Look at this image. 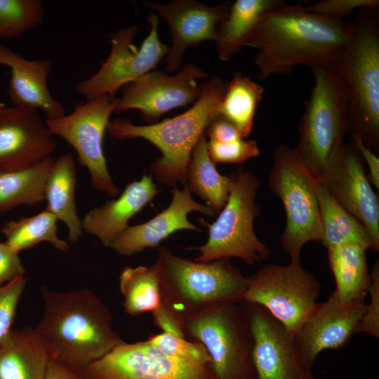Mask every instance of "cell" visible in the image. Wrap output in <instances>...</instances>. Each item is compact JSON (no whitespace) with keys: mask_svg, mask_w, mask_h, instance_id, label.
<instances>
[{"mask_svg":"<svg viewBox=\"0 0 379 379\" xmlns=\"http://www.w3.org/2000/svg\"><path fill=\"white\" fill-rule=\"evenodd\" d=\"M351 23L317 15L286 3L258 20L246 46L257 50L258 78L287 74L299 65H333L345 48Z\"/></svg>","mask_w":379,"mask_h":379,"instance_id":"6da1fadb","label":"cell"},{"mask_svg":"<svg viewBox=\"0 0 379 379\" xmlns=\"http://www.w3.org/2000/svg\"><path fill=\"white\" fill-rule=\"evenodd\" d=\"M42 317L35 327L53 360L84 371L124 341L108 305L87 288L41 289Z\"/></svg>","mask_w":379,"mask_h":379,"instance_id":"7a4b0ae2","label":"cell"},{"mask_svg":"<svg viewBox=\"0 0 379 379\" xmlns=\"http://www.w3.org/2000/svg\"><path fill=\"white\" fill-rule=\"evenodd\" d=\"M226 84L218 76L201 84V94L186 112L153 124L140 126L130 119L110 121L107 132L117 140L142 138L151 142L161 152L149 169L155 180L175 187L186 184L187 169L192 152L211 123L219 117V106Z\"/></svg>","mask_w":379,"mask_h":379,"instance_id":"3957f363","label":"cell"},{"mask_svg":"<svg viewBox=\"0 0 379 379\" xmlns=\"http://www.w3.org/2000/svg\"><path fill=\"white\" fill-rule=\"evenodd\" d=\"M371 9L351 22L348 41L333 66L347 92L349 132L375 152L379 145V26Z\"/></svg>","mask_w":379,"mask_h":379,"instance_id":"277c9868","label":"cell"},{"mask_svg":"<svg viewBox=\"0 0 379 379\" xmlns=\"http://www.w3.org/2000/svg\"><path fill=\"white\" fill-rule=\"evenodd\" d=\"M154 264L161 283V302L182 322L188 314L220 301H242L247 277L228 258L200 262L161 246Z\"/></svg>","mask_w":379,"mask_h":379,"instance_id":"5b68a950","label":"cell"},{"mask_svg":"<svg viewBox=\"0 0 379 379\" xmlns=\"http://www.w3.org/2000/svg\"><path fill=\"white\" fill-rule=\"evenodd\" d=\"M314 85L300 120L295 149L319 181L349 132V105L344 83L333 65L311 67Z\"/></svg>","mask_w":379,"mask_h":379,"instance_id":"8992f818","label":"cell"},{"mask_svg":"<svg viewBox=\"0 0 379 379\" xmlns=\"http://www.w3.org/2000/svg\"><path fill=\"white\" fill-rule=\"evenodd\" d=\"M183 331L206 347L218 379H258L253 334L241 301H220L188 314Z\"/></svg>","mask_w":379,"mask_h":379,"instance_id":"52a82bcc","label":"cell"},{"mask_svg":"<svg viewBox=\"0 0 379 379\" xmlns=\"http://www.w3.org/2000/svg\"><path fill=\"white\" fill-rule=\"evenodd\" d=\"M232 184L227 201L212 223L199 221L207 227L206 242L194 248L199 251L194 259L200 262L220 258H238L248 265L267 258L271 250L257 237L254 220L260 208L256 202L260 181L252 172L240 168L230 174Z\"/></svg>","mask_w":379,"mask_h":379,"instance_id":"ba28073f","label":"cell"},{"mask_svg":"<svg viewBox=\"0 0 379 379\" xmlns=\"http://www.w3.org/2000/svg\"><path fill=\"white\" fill-rule=\"evenodd\" d=\"M268 185L286 213L281 246L291 260H300L301 251L307 242L323 239L316 180L295 148L281 144L274 151Z\"/></svg>","mask_w":379,"mask_h":379,"instance_id":"9c48e42d","label":"cell"},{"mask_svg":"<svg viewBox=\"0 0 379 379\" xmlns=\"http://www.w3.org/2000/svg\"><path fill=\"white\" fill-rule=\"evenodd\" d=\"M321 285L300 260L267 264L247 277L242 301L258 304L293 333L315 308Z\"/></svg>","mask_w":379,"mask_h":379,"instance_id":"30bf717a","label":"cell"},{"mask_svg":"<svg viewBox=\"0 0 379 379\" xmlns=\"http://www.w3.org/2000/svg\"><path fill=\"white\" fill-rule=\"evenodd\" d=\"M118 101L119 98L105 95L77 105L68 114L46 120L53 135L74 148L89 173L92 187L110 197H117L121 190L107 168L103 140Z\"/></svg>","mask_w":379,"mask_h":379,"instance_id":"8fae6325","label":"cell"},{"mask_svg":"<svg viewBox=\"0 0 379 379\" xmlns=\"http://www.w3.org/2000/svg\"><path fill=\"white\" fill-rule=\"evenodd\" d=\"M149 34L140 48L133 44L138 27H123L111 36V51L100 69L92 76L79 81L75 91L86 100L115 94L124 86L152 72L166 55L168 47L159 39V21L154 13L147 17Z\"/></svg>","mask_w":379,"mask_h":379,"instance_id":"7c38bea8","label":"cell"},{"mask_svg":"<svg viewBox=\"0 0 379 379\" xmlns=\"http://www.w3.org/2000/svg\"><path fill=\"white\" fill-rule=\"evenodd\" d=\"M83 372L86 379H218L211 364L166 354L147 340L124 342Z\"/></svg>","mask_w":379,"mask_h":379,"instance_id":"4fadbf2b","label":"cell"},{"mask_svg":"<svg viewBox=\"0 0 379 379\" xmlns=\"http://www.w3.org/2000/svg\"><path fill=\"white\" fill-rule=\"evenodd\" d=\"M253 338L258 379H317L302 354L294 333L258 304L241 301Z\"/></svg>","mask_w":379,"mask_h":379,"instance_id":"5bb4252c","label":"cell"},{"mask_svg":"<svg viewBox=\"0 0 379 379\" xmlns=\"http://www.w3.org/2000/svg\"><path fill=\"white\" fill-rule=\"evenodd\" d=\"M207 75L193 64H186L176 74L152 71L122 88L114 113L138 109L153 124L165 113L194 103L201 94L197 80Z\"/></svg>","mask_w":379,"mask_h":379,"instance_id":"9a60e30c","label":"cell"},{"mask_svg":"<svg viewBox=\"0 0 379 379\" xmlns=\"http://www.w3.org/2000/svg\"><path fill=\"white\" fill-rule=\"evenodd\" d=\"M363 159L353 145L344 143L318 182L357 218L379 250V199L366 177Z\"/></svg>","mask_w":379,"mask_h":379,"instance_id":"2e32d148","label":"cell"},{"mask_svg":"<svg viewBox=\"0 0 379 379\" xmlns=\"http://www.w3.org/2000/svg\"><path fill=\"white\" fill-rule=\"evenodd\" d=\"M170 26L171 46L164 61L168 72L180 67L185 52L207 41H215L217 29L226 17L231 3L208 6L194 0H175L167 4L143 1Z\"/></svg>","mask_w":379,"mask_h":379,"instance_id":"e0dca14e","label":"cell"},{"mask_svg":"<svg viewBox=\"0 0 379 379\" xmlns=\"http://www.w3.org/2000/svg\"><path fill=\"white\" fill-rule=\"evenodd\" d=\"M54 135L38 110L4 107L0 113V171L33 166L52 157Z\"/></svg>","mask_w":379,"mask_h":379,"instance_id":"ac0fdd59","label":"cell"},{"mask_svg":"<svg viewBox=\"0 0 379 379\" xmlns=\"http://www.w3.org/2000/svg\"><path fill=\"white\" fill-rule=\"evenodd\" d=\"M366 305L365 301L343 302L335 291L318 302L294 334L304 357L313 364L322 351L345 346L355 334Z\"/></svg>","mask_w":379,"mask_h":379,"instance_id":"d6986e66","label":"cell"},{"mask_svg":"<svg viewBox=\"0 0 379 379\" xmlns=\"http://www.w3.org/2000/svg\"><path fill=\"white\" fill-rule=\"evenodd\" d=\"M171 192L172 199L166 208L147 222L129 225L109 248L119 255L131 256L158 246L178 231H200L188 220L191 212L208 216L215 215L208 206L196 201L186 186L182 190L175 187Z\"/></svg>","mask_w":379,"mask_h":379,"instance_id":"ffe728a7","label":"cell"},{"mask_svg":"<svg viewBox=\"0 0 379 379\" xmlns=\"http://www.w3.org/2000/svg\"><path fill=\"white\" fill-rule=\"evenodd\" d=\"M0 65L11 69L6 91L13 106L41 109L46 119L65 114V108L52 95L48 88V77L51 70L48 60H29L0 44Z\"/></svg>","mask_w":379,"mask_h":379,"instance_id":"44dd1931","label":"cell"},{"mask_svg":"<svg viewBox=\"0 0 379 379\" xmlns=\"http://www.w3.org/2000/svg\"><path fill=\"white\" fill-rule=\"evenodd\" d=\"M152 174H143L139 180L128 184L114 199L88 211L81 220L84 231L95 237L105 247L129 226L128 222L158 194Z\"/></svg>","mask_w":379,"mask_h":379,"instance_id":"7402d4cb","label":"cell"},{"mask_svg":"<svg viewBox=\"0 0 379 379\" xmlns=\"http://www.w3.org/2000/svg\"><path fill=\"white\" fill-rule=\"evenodd\" d=\"M52 360L36 328L12 329L0 345V379H45Z\"/></svg>","mask_w":379,"mask_h":379,"instance_id":"603a6c76","label":"cell"},{"mask_svg":"<svg viewBox=\"0 0 379 379\" xmlns=\"http://www.w3.org/2000/svg\"><path fill=\"white\" fill-rule=\"evenodd\" d=\"M77 168L70 154H63L55 160L48 177L44 201L46 210L62 221L68 230V240L79 241L83 234L82 222L76 203Z\"/></svg>","mask_w":379,"mask_h":379,"instance_id":"cb8c5ba5","label":"cell"},{"mask_svg":"<svg viewBox=\"0 0 379 379\" xmlns=\"http://www.w3.org/2000/svg\"><path fill=\"white\" fill-rule=\"evenodd\" d=\"M285 3L281 0H237L230 4L226 17L217 29V54L222 61L239 53L260 18Z\"/></svg>","mask_w":379,"mask_h":379,"instance_id":"d4e9b609","label":"cell"},{"mask_svg":"<svg viewBox=\"0 0 379 379\" xmlns=\"http://www.w3.org/2000/svg\"><path fill=\"white\" fill-rule=\"evenodd\" d=\"M327 249L329 265L336 284L334 291L339 298L345 302L364 301L371 283L366 250L352 243Z\"/></svg>","mask_w":379,"mask_h":379,"instance_id":"484cf974","label":"cell"},{"mask_svg":"<svg viewBox=\"0 0 379 379\" xmlns=\"http://www.w3.org/2000/svg\"><path fill=\"white\" fill-rule=\"evenodd\" d=\"M186 187L206 202L215 213L225 205L232 184L231 175L220 174L207 149L205 133L196 144L186 174Z\"/></svg>","mask_w":379,"mask_h":379,"instance_id":"4316f807","label":"cell"},{"mask_svg":"<svg viewBox=\"0 0 379 379\" xmlns=\"http://www.w3.org/2000/svg\"><path fill=\"white\" fill-rule=\"evenodd\" d=\"M315 190L323 230L321 243L328 248L343 244H356L366 251H377L364 226L343 208L326 187L316 180Z\"/></svg>","mask_w":379,"mask_h":379,"instance_id":"83f0119b","label":"cell"},{"mask_svg":"<svg viewBox=\"0 0 379 379\" xmlns=\"http://www.w3.org/2000/svg\"><path fill=\"white\" fill-rule=\"evenodd\" d=\"M55 160L51 157L27 168L0 171V212L44 201L46 183Z\"/></svg>","mask_w":379,"mask_h":379,"instance_id":"f1b7e54d","label":"cell"},{"mask_svg":"<svg viewBox=\"0 0 379 379\" xmlns=\"http://www.w3.org/2000/svg\"><path fill=\"white\" fill-rule=\"evenodd\" d=\"M264 93L262 85L237 72L226 84L219 115L230 121L246 138L252 131L255 112Z\"/></svg>","mask_w":379,"mask_h":379,"instance_id":"f546056e","label":"cell"},{"mask_svg":"<svg viewBox=\"0 0 379 379\" xmlns=\"http://www.w3.org/2000/svg\"><path fill=\"white\" fill-rule=\"evenodd\" d=\"M119 289L126 312L133 317L153 312L161 300L159 270L151 266L126 267L119 274Z\"/></svg>","mask_w":379,"mask_h":379,"instance_id":"4dcf8cb0","label":"cell"},{"mask_svg":"<svg viewBox=\"0 0 379 379\" xmlns=\"http://www.w3.org/2000/svg\"><path fill=\"white\" fill-rule=\"evenodd\" d=\"M57 221L55 216L45 209L34 215L7 222L1 232L5 242L18 253L41 242H48L55 249L65 252L69 244L58 237Z\"/></svg>","mask_w":379,"mask_h":379,"instance_id":"1f68e13d","label":"cell"},{"mask_svg":"<svg viewBox=\"0 0 379 379\" xmlns=\"http://www.w3.org/2000/svg\"><path fill=\"white\" fill-rule=\"evenodd\" d=\"M44 15L40 0H0V39H14L37 27Z\"/></svg>","mask_w":379,"mask_h":379,"instance_id":"d6a6232c","label":"cell"},{"mask_svg":"<svg viewBox=\"0 0 379 379\" xmlns=\"http://www.w3.org/2000/svg\"><path fill=\"white\" fill-rule=\"evenodd\" d=\"M147 340L166 354L211 364V357L208 351L199 342L190 341L186 338L164 332L149 338Z\"/></svg>","mask_w":379,"mask_h":379,"instance_id":"836d02e7","label":"cell"},{"mask_svg":"<svg viewBox=\"0 0 379 379\" xmlns=\"http://www.w3.org/2000/svg\"><path fill=\"white\" fill-rule=\"evenodd\" d=\"M207 149L215 164H241L260 155L256 141L244 138L224 143L208 140Z\"/></svg>","mask_w":379,"mask_h":379,"instance_id":"e575fe53","label":"cell"},{"mask_svg":"<svg viewBox=\"0 0 379 379\" xmlns=\"http://www.w3.org/2000/svg\"><path fill=\"white\" fill-rule=\"evenodd\" d=\"M25 276L0 286V345L10 334L17 307L26 287Z\"/></svg>","mask_w":379,"mask_h":379,"instance_id":"d590c367","label":"cell"},{"mask_svg":"<svg viewBox=\"0 0 379 379\" xmlns=\"http://www.w3.org/2000/svg\"><path fill=\"white\" fill-rule=\"evenodd\" d=\"M378 5V0H321L304 8L317 15L343 20L356 9L375 8Z\"/></svg>","mask_w":379,"mask_h":379,"instance_id":"8d00e7d4","label":"cell"},{"mask_svg":"<svg viewBox=\"0 0 379 379\" xmlns=\"http://www.w3.org/2000/svg\"><path fill=\"white\" fill-rule=\"evenodd\" d=\"M371 283L368 289L370 303L358 324L356 333H364L373 337H379V264L377 260L372 267Z\"/></svg>","mask_w":379,"mask_h":379,"instance_id":"74e56055","label":"cell"},{"mask_svg":"<svg viewBox=\"0 0 379 379\" xmlns=\"http://www.w3.org/2000/svg\"><path fill=\"white\" fill-rule=\"evenodd\" d=\"M25 273L19 253L6 242H0V286L25 276Z\"/></svg>","mask_w":379,"mask_h":379,"instance_id":"f35d334b","label":"cell"},{"mask_svg":"<svg viewBox=\"0 0 379 379\" xmlns=\"http://www.w3.org/2000/svg\"><path fill=\"white\" fill-rule=\"evenodd\" d=\"M205 135L208 138V140L221 143L244 138L237 128L221 116L218 117L211 123L205 131Z\"/></svg>","mask_w":379,"mask_h":379,"instance_id":"ab89813d","label":"cell"},{"mask_svg":"<svg viewBox=\"0 0 379 379\" xmlns=\"http://www.w3.org/2000/svg\"><path fill=\"white\" fill-rule=\"evenodd\" d=\"M152 313L155 326L164 333L186 338L181 320L161 302Z\"/></svg>","mask_w":379,"mask_h":379,"instance_id":"60d3db41","label":"cell"},{"mask_svg":"<svg viewBox=\"0 0 379 379\" xmlns=\"http://www.w3.org/2000/svg\"><path fill=\"white\" fill-rule=\"evenodd\" d=\"M352 144L359 153L361 159L364 160L368 168V180L379 189V159L374 152L367 147L357 136L351 135Z\"/></svg>","mask_w":379,"mask_h":379,"instance_id":"b9f144b4","label":"cell"},{"mask_svg":"<svg viewBox=\"0 0 379 379\" xmlns=\"http://www.w3.org/2000/svg\"><path fill=\"white\" fill-rule=\"evenodd\" d=\"M45 379H86L84 372L56 360L50 362Z\"/></svg>","mask_w":379,"mask_h":379,"instance_id":"7bdbcfd3","label":"cell"},{"mask_svg":"<svg viewBox=\"0 0 379 379\" xmlns=\"http://www.w3.org/2000/svg\"><path fill=\"white\" fill-rule=\"evenodd\" d=\"M4 107V106L0 102V113H1V112L3 109Z\"/></svg>","mask_w":379,"mask_h":379,"instance_id":"ee69618b","label":"cell"}]
</instances>
